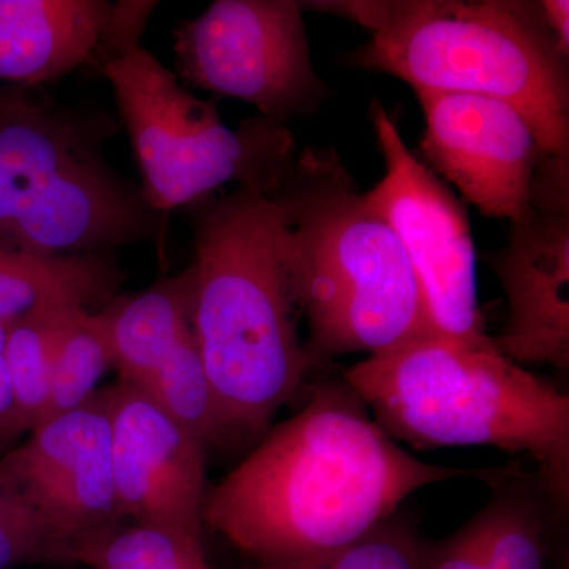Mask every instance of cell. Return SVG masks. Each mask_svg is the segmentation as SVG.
I'll return each mask as SVG.
<instances>
[{
    "mask_svg": "<svg viewBox=\"0 0 569 569\" xmlns=\"http://www.w3.org/2000/svg\"><path fill=\"white\" fill-rule=\"evenodd\" d=\"M164 217L104 157L67 168L22 200L7 246L40 254L118 250L156 241Z\"/></svg>",
    "mask_w": 569,
    "mask_h": 569,
    "instance_id": "13",
    "label": "cell"
},
{
    "mask_svg": "<svg viewBox=\"0 0 569 569\" xmlns=\"http://www.w3.org/2000/svg\"><path fill=\"white\" fill-rule=\"evenodd\" d=\"M516 475L426 462L378 427L343 378L320 380L306 406L208 492L203 523L263 567L321 569L419 489Z\"/></svg>",
    "mask_w": 569,
    "mask_h": 569,
    "instance_id": "1",
    "label": "cell"
},
{
    "mask_svg": "<svg viewBox=\"0 0 569 569\" xmlns=\"http://www.w3.org/2000/svg\"><path fill=\"white\" fill-rule=\"evenodd\" d=\"M186 211L193 340L227 437L258 436L320 366L299 329L290 220L271 190L253 187Z\"/></svg>",
    "mask_w": 569,
    "mask_h": 569,
    "instance_id": "2",
    "label": "cell"
},
{
    "mask_svg": "<svg viewBox=\"0 0 569 569\" xmlns=\"http://www.w3.org/2000/svg\"><path fill=\"white\" fill-rule=\"evenodd\" d=\"M302 9L355 22L369 39L347 66L415 92L490 97L523 116L542 152L569 157V56L529 0H331Z\"/></svg>",
    "mask_w": 569,
    "mask_h": 569,
    "instance_id": "3",
    "label": "cell"
},
{
    "mask_svg": "<svg viewBox=\"0 0 569 569\" xmlns=\"http://www.w3.org/2000/svg\"><path fill=\"white\" fill-rule=\"evenodd\" d=\"M123 280L118 250L40 254L0 244V323L43 306H107Z\"/></svg>",
    "mask_w": 569,
    "mask_h": 569,
    "instance_id": "17",
    "label": "cell"
},
{
    "mask_svg": "<svg viewBox=\"0 0 569 569\" xmlns=\"http://www.w3.org/2000/svg\"><path fill=\"white\" fill-rule=\"evenodd\" d=\"M370 119L385 174L365 198L395 231L413 268L430 336L492 342L479 309L477 247L466 208L411 152L380 100H373Z\"/></svg>",
    "mask_w": 569,
    "mask_h": 569,
    "instance_id": "8",
    "label": "cell"
},
{
    "mask_svg": "<svg viewBox=\"0 0 569 569\" xmlns=\"http://www.w3.org/2000/svg\"><path fill=\"white\" fill-rule=\"evenodd\" d=\"M496 492L455 533L418 541L419 569H548L541 505L519 479Z\"/></svg>",
    "mask_w": 569,
    "mask_h": 569,
    "instance_id": "15",
    "label": "cell"
},
{
    "mask_svg": "<svg viewBox=\"0 0 569 569\" xmlns=\"http://www.w3.org/2000/svg\"><path fill=\"white\" fill-rule=\"evenodd\" d=\"M121 381L144 388L157 367L192 332L190 268L97 310Z\"/></svg>",
    "mask_w": 569,
    "mask_h": 569,
    "instance_id": "16",
    "label": "cell"
},
{
    "mask_svg": "<svg viewBox=\"0 0 569 569\" xmlns=\"http://www.w3.org/2000/svg\"><path fill=\"white\" fill-rule=\"evenodd\" d=\"M485 260L508 302L493 346L520 366L568 370L569 157L542 153L529 208Z\"/></svg>",
    "mask_w": 569,
    "mask_h": 569,
    "instance_id": "9",
    "label": "cell"
},
{
    "mask_svg": "<svg viewBox=\"0 0 569 569\" xmlns=\"http://www.w3.org/2000/svg\"><path fill=\"white\" fill-rule=\"evenodd\" d=\"M33 561L73 563V552L36 511L0 489V569Z\"/></svg>",
    "mask_w": 569,
    "mask_h": 569,
    "instance_id": "22",
    "label": "cell"
},
{
    "mask_svg": "<svg viewBox=\"0 0 569 569\" xmlns=\"http://www.w3.org/2000/svg\"><path fill=\"white\" fill-rule=\"evenodd\" d=\"M157 7L159 2H141V0L112 3L110 18L104 26L102 39L97 44L92 61L99 62L100 66L108 59L119 58L141 48L142 33Z\"/></svg>",
    "mask_w": 569,
    "mask_h": 569,
    "instance_id": "24",
    "label": "cell"
},
{
    "mask_svg": "<svg viewBox=\"0 0 569 569\" xmlns=\"http://www.w3.org/2000/svg\"><path fill=\"white\" fill-rule=\"evenodd\" d=\"M415 93L425 118L419 160L482 216L519 220L545 153L523 116L490 97Z\"/></svg>",
    "mask_w": 569,
    "mask_h": 569,
    "instance_id": "11",
    "label": "cell"
},
{
    "mask_svg": "<svg viewBox=\"0 0 569 569\" xmlns=\"http://www.w3.org/2000/svg\"><path fill=\"white\" fill-rule=\"evenodd\" d=\"M40 183L43 182H31L14 173L0 159V244L7 246V242H9L11 224H13L18 208H20L22 200L31 194Z\"/></svg>",
    "mask_w": 569,
    "mask_h": 569,
    "instance_id": "25",
    "label": "cell"
},
{
    "mask_svg": "<svg viewBox=\"0 0 569 569\" xmlns=\"http://www.w3.org/2000/svg\"><path fill=\"white\" fill-rule=\"evenodd\" d=\"M104 392L121 518L201 535L208 496L204 445L142 389L119 381Z\"/></svg>",
    "mask_w": 569,
    "mask_h": 569,
    "instance_id": "12",
    "label": "cell"
},
{
    "mask_svg": "<svg viewBox=\"0 0 569 569\" xmlns=\"http://www.w3.org/2000/svg\"><path fill=\"white\" fill-rule=\"evenodd\" d=\"M173 41L178 78L279 126L312 118L331 96L296 0H216L181 22Z\"/></svg>",
    "mask_w": 569,
    "mask_h": 569,
    "instance_id": "7",
    "label": "cell"
},
{
    "mask_svg": "<svg viewBox=\"0 0 569 569\" xmlns=\"http://www.w3.org/2000/svg\"><path fill=\"white\" fill-rule=\"evenodd\" d=\"M140 389L204 447L227 438L192 332L183 337Z\"/></svg>",
    "mask_w": 569,
    "mask_h": 569,
    "instance_id": "20",
    "label": "cell"
},
{
    "mask_svg": "<svg viewBox=\"0 0 569 569\" xmlns=\"http://www.w3.org/2000/svg\"><path fill=\"white\" fill-rule=\"evenodd\" d=\"M99 69L137 157L142 197L164 219L227 183L269 192L298 156L290 127L254 116L230 129L216 104L142 47Z\"/></svg>",
    "mask_w": 569,
    "mask_h": 569,
    "instance_id": "6",
    "label": "cell"
},
{
    "mask_svg": "<svg viewBox=\"0 0 569 569\" xmlns=\"http://www.w3.org/2000/svg\"><path fill=\"white\" fill-rule=\"evenodd\" d=\"M82 310L89 309L70 305L43 306L7 325L3 358L21 433L31 432L43 418L59 343Z\"/></svg>",
    "mask_w": 569,
    "mask_h": 569,
    "instance_id": "18",
    "label": "cell"
},
{
    "mask_svg": "<svg viewBox=\"0 0 569 569\" xmlns=\"http://www.w3.org/2000/svg\"><path fill=\"white\" fill-rule=\"evenodd\" d=\"M73 563L92 569H209L201 535L134 522L82 541Z\"/></svg>",
    "mask_w": 569,
    "mask_h": 569,
    "instance_id": "19",
    "label": "cell"
},
{
    "mask_svg": "<svg viewBox=\"0 0 569 569\" xmlns=\"http://www.w3.org/2000/svg\"><path fill=\"white\" fill-rule=\"evenodd\" d=\"M373 421L397 443L492 447L530 456L553 503L569 501V396L492 342L443 337L367 356L343 373Z\"/></svg>",
    "mask_w": 569,
    "mask_h": 569,
    "instance_id": "5",
    "label": "cell"
},
{
    "mask_svg": "<svg viewBox=\"0 0 569 569\" xmlns=\"http://www.w3.org/2000/svg\"><path fill=\"white\" fill-rule=\"evenodd\" d=\"M0 489L36 511L73 553L86 539L121 526L104 389L33 427L31 438L0 460Z\"/></svg>",
    "mask_w": 569,
    "mask_h": 569,
    "instance_id": "10",
    "label": "cell"
},
{
    "mask_svg": "<svg viewBox=\"0 0 569 569\" xmlns=\"http://www.w3.org/2000/svg\"><path fill=\"white\" fill-rule=\"evenodd\" d=\"M418 541L395 515L321 569H419Z\"/></svg>",
    "mask_w": 569,
    "mask_h": 569,
    "instance_id": "23",
    "label": "cell"
},
{
    "mask_svg": "<svg viewBox=\"0 0 569 569\" xmlns=\"http://www.w3.org/2000/svg\"><path fill=\"white\" fill-rule=\"evenodd\" d=\"M550 31L559 41V47L569 56V2L568 0H545L541 2Z\"/></svg>",
    "mask_w": 569,
    "mask_h": 569,
    "instance_id": "26",
    "label": "cell"
},
{
    "mask_svg": "<svg viewBox=\"0 0 569 569\" xmlns=\"http://www.w3.org/2000/svg\"><path fill=\"white\" fill-rule=\"evenodd\" d=\"M108 0H0V82L33 89L92 62Z\"/></svg>",
    "mask_w": 569,
    "mask_h": 569,
    "instance_id": "14",
    "label": "cell"
},
{
    "mask_svg": "<svg viewBox=\"0 0 569 569\" xmlns=\"http://www.w3.org/2000/svg\"><path fill=\"white\" fill-rule=\"evenodd\" d=\"M29 91H31V89L0 86V112L17 110V108L36 102L37 99L29 96Z\"/></svg>",
    "mask_w": 569,
    "mask_h": 569,
    "instance_id": "27",
    "label": "cell"
},
{
    "mask_svg": "<svg viewBox=\"0 0 569 569\" xmlns=\"http://www.w3.org/2000/svg\"><path fill=\"white\" fill-rule=\"evenodd\" d=\"M290 220L293 284L318 365L430 337L413 268L339 153L299 149L271 190Z\"/></svg>",
    "mask_w": 569,
    "mask_h": 569,
    "instance_id": "4",
    "label": "cell"
},
{
    "mask_svg": "<svg viewBox=\"0 0 569 569\" xmlns=\"http://www.w3.org/2000/svg\"><path fill=\"white\" fill-rule=\"evenodd\" d=\"M254 569H284V568H276V567H263V565H258Z\"/></svg>",
    "mask_w": 569,
    "mask_h": 569,
    "instance_id": "28",
    "label": "cell"
},
{
    "mask_svg": "<svg viewBox=\"0 0 569 569\" xmlns=\"http://www.w3.org/2000/svg\"><path fill=\"white\" fill-rule=\"evenodd\" d=\"M111 367L114 362L99 317L93 310H82L59 343L50 397L40 422L84 406L100 391L97 387Z\"/></svg>",
    "mask_w": 569,
    "mask_h": 569,
    "instance_id": "21",
    "label": "cell"
}]
</instances>
